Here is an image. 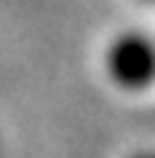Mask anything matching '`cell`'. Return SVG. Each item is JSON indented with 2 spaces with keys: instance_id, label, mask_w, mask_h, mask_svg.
Returning <instances> with one entry per match:
<instances>
[{
  "instance_id": "6da1fadb",
  "label": "cell",
  "mask_w": 155,
  "mask_h": 158,
  "mask_svg": "<svg viewBox=\"0 0 155 158\" xmlns=\"http://www.w3.org/2000/svg\"><path fill=\"white\" fill-rule=\"evenodd\" d=\"M104 69L122 89H146L155 84V42L143 33H122L104 51Z\"/></svg>"
},
{
  "instance_id": "3957f363",
  "label": "cell",
  "mask_w": 155,
  "mask_h": 158,
  "mask_svg": "<svg viewBox=\"0 0 155 158\" xmlns=\"http://www.w3.org/2000/svg\"><path fill=\"white\" fill-rule=\"evenodd\" d=\"M149 3H155V0H149Z\"/></svg>"
},
{
  "instance_id": "7a4b0ae2",
  "label": "cell",
  "mask_w": 155,
  "mask_h": 158,
  "mask_svg": "<svg viewBox=\"0 0 155 158\" xmlns=\"http://www.w3.org/2000/svg\"><path fill=\"white\" fill-rule=\"evenodd\" d=\"M128 158H155V149H143V152H134Z\"/></svg>"
}]
</instances>
